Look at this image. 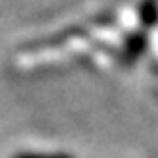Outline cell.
<instances>
[{"instance_id":"cell-2","label":"cell","mask_w":158,"mask_h":158,"mask_svg":"<svg viewBox=\"0 0 158 158\" xmlns=\"http://www.w3.org/2000/svg\"><path fill=\"white\" fill-rule=\"evenodd\" d=\"M156 18H158L156 2H154V0H146V2L142 4V8H140V20H142V22H146L148 26H150V24L156 22Z\"/></svg>"},{"instance_id":"cell-1","label":"cell","mask_w":158,"mask_h":158,"mask_svg":"<svg viewBox=\"0 0 158 158\" xmlns=\"http://www.w3.org/2000/svg\"><path fill=\"white\" fill-rule=\"evenodd\" d=\"M144 44H146L144 36H140V34L132 36L131 42H128V48H127V61H132V59H136L140 56V52L144 49Z\"/></svg>"},{"instance_id":"cell-3","label":"cell","mask_w":158,"mask_h":158,"mask_svg":"<svg viewBox=\"0 0 158 158\" xmlns=\"http://www.w3.org/2000/svg\"><path fill=\"white\" fill-rule=\"evenodd\" d=\"M16 158H73L69 154H20Z\"/></svg>"}]
</instances>
